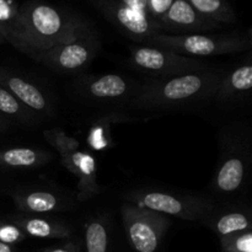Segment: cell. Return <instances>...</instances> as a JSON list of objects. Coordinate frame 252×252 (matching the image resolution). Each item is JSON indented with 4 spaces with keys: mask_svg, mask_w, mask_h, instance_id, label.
I'll return each instance as SVG.
<instances>
[{
    "mask_svg": "<svg viewBox=\"0 0 252 252\" xmlns=\"http://www.w3.org/2000/svg\"><path fill=\"white\" fill-rule=\"evenodd\" d=\"M19 6L15 0H0V25L12 21L19 11Z\"/></svg>",
    "mask_w": 252,
    "mask_h": 252,
    "instance_id": "27",
    "label": "cell"
},
{
    "mask_svg": "<svg viewBox=\"0 0 252 252\" xmlns=\"http://www.w3.org/2000/svg\"><path fill=\"white\" fill-rule=\"evenodd\" d=\"M0 85L11 93L20 102L34 113L51 115L53 108L48 96L42 91L38 85L29 79L0 66Z\"/></svg>",
    "mask_w": 252,
    "mask_h": 252,
    "instance_id": "12",
    "label": "cell"
},
{
    "mask_svg": "<svg viewBox=\"0 0 252 252\" xmlns=\"http://www.w3.org/2000/svg\"><path fill=\"white\" fill-rule=\"evenodd\" d=\"M96 5L115 26L122 30L129 38L142 44L145 39L158 33L153 22L143 15L117 0H96Z\"/></svg>",
    "mask_w": 252,
    "mask_h": 252,
    "instance_id": "11",
    "label": "cell"
},
{
    "mask_svg": "<svg viewBox=\"0 0 252 252\" xmlns=\"http://www.w3.org/2000/svg\"><path fill=\"white\" fill-rule=\"evenodd\" d=\"M125 202L148 208L166 217L196 221L203 225L209 214L218 206L211 197L187 192H176L158 187H140L123 194Z\"/></svg>",
    "mask_w": 252,
    "mask_h": 252,
    "instance_id": "4",
    "label": "cell"
},
{
    "mask_svg": "<svg viewBox=\"0 0 252 252\" xmlns=\"http://www.w3.org/2000/svg\"><path fill=\"white\" fill-rule=\"evenodd\" d=\"M0 252H16V250L14 249V246L0 243Z\"/></svg>",
    "mask_w": 252,
    "mask_h": 252,
    "instance_id": "30",
    "label": "cell"
},
{
    "mask_svg": "<svg viewBox=\"0 0 252 252\" xmlns=\"http://www.w3.org/2000/svg\"><path fill=\"white\" fill-rule=\"evenodd\" d=\"M192 7L208 21L223 26L235 22L236 14L226 0H187Z\"/></svg>",
    "mask_w": 252,
    "mask_h": 252,
    "instance_id": "19",
    "label": "cell"
},
{
    "mask_svg": "<svg viewBox=\"0 0 252 252\" xmlns=\"http://www.w3.org/2000/svg\"><path fill=\"white\" fill-rule=\"evenodd\" d=\"M42 252H80V250L74 244H66V245L58 246V248L46 249V250H43Z\"/></svg>",
    "mask_w": 252,
    "mask_h": 252,
    "instance_id": "29",
    "label": "cell"
},
{
    "mask_svg": "<svg viewBox=\"0 0 252 252\" xmlns=\"http://www.w3.org/2000/svg\"><path fill=\"white\" fill-rule=\"evenodd\" d=\"M225 71L212 68L176 76L148 78L135 86L127 103L147 112H177L202 107L213 96Z\"/></svg>",
    "mask_w": 252,
    "mask_h": 252,
    "instance_id": "2",
    "label": "cell"
},
{
    "mask_svg": "<svg viewBox=\"0 0 252 252\" xmlns=\"http://www.w3.org/2000/svg\"><path fill=\"white\" fill-rule=\"evenodd\" d=\"M52 159L49 153L27 147L0 149V171L34 169L47 164Z\"/></svg>",
    "mask_w": 252,
    "mask_h": 252,
    "instance_id": "18",
    "label": "cell"
},
{
    "mask_svg": "<svg viewBox=\"0 0 252 252\" xmlns=\"http://www.w3.org/2000/svg\"><path fill=\"white\" fill-rule=\"evenodd\" d=\"M220 246L223 252H252V230L223 236Z\"/></svg>",
    "mask_w": 252,
    "mask_h": 252,
    "instance_id": "24",
    "label": "cell"
},
{
    "mask_svg": "<svg viewBox=\"0 0 252 252\" xmlns=\"http://www.w3.org/2000/svg\"><path fill=\"white\" fill-rule=\"evenodd\" d=\"M86 252H108L110 224L103 216H96L84 224Z\"/></svg>",
    "mask_w": 252,
    "mask_h": 252,
    "instance_id": "20",
    "label": "cell"
},
{
    "mask_svg": "<svg viewBox=\"0 0 252 252\" xmlns=\"http://www.w3.org/2000/svg\"><path fill=\"white\" fill-rule=\"evenodd\" d=\"M43 137L48 142V144L59 153V155L76 152L80 148L79 140L66 134L61 128H52V129L44 130Z\"/></svg>",
    "mask_w": 252,
    "mask_h": 252,
    "instance_id": "23",
    "label": "cell"
},
{
    "mask_svg": "<svg viewBox=\"0 0 252 252\" xmlns=\"http://www.w3.org/2000/svg\"><path fill=\"white\" fill-rule=\"evenodd\" d=\"M25 238L26 235L24 231L14 223L0 221V243L12 246L21 243L22 240H25Z\"/></svg>",
    "mask_w": 252,
    "mask_h": 252,
    "instance_id": "25",
    "label": "cell"
},
{
    "mask_svg": "<svg viewBox=\"0 0 252 252\" xmlns=\"http://www.w3.org/2000/svg\"><path fill=\"white\" fill-rule=\"evenodd\" d=\"M7 125H9V123H7V121L5 120L4 117H1V116H0V132H2V130L6 129Z\"/></svg>",
    "mask_w": 252,
    "mask_h": 252,
    "instance_id": "31",
    "label": "cell"
},
{
    "mask_svg": "<svg viewBox=\"0 0 252 252\" xmlns=\"http://www.w3.org/2000/svg\"><path fill=\"white\" fill-rule=\"evenodd\" d=\"M126 235L133 250L157 252L161 248L167 229L171 225L169 217L148 208L125 202L121 206Z\"/></svg>",
    "mask_w": 252,
    "mask_h": 252,
    "instance_id": "6",
    "label": "cell"
},
{
    "mask_svg": "<svg viewBox=\"0 0 252 252\" xmlns=\"http://www.w3.org/2000/svg\"><path fill=\"white\" fill-rule=\"evenodd\" d=\"M152 22L158 32L166 34L204 33L221 27L202 17L187 0H175L161 19Z\"/></svg>",
    "mask_w": 252,
    "mask_h": 252,
    "instance_id": "10",
    "label": "cell"
},
{
    "mask_svg": "<svg viewBox=\"0 0 252 252\" xmlns=\"http://www.w3.org/2000/svg\"><path fill=\"white\" fill-rule=\"evenodd\" d=\"M252 90V64L250 61L224 74L213 96V102L220 106H231L249 100Z\"/></svg>",
    "mask_w": 252,
    "mask_h": 252,
    "instance_id": "14",
    "label": "cell"
},
{
    "mask_svg": "<svg viewBox=\"0 0 252 252\" xmlns=\"http://www.w3.org/2000/svg\"><path fill=\"white\" fill-rule=\"evenodd\" d=\"M175 0H147V12L152 21L161 19Z\"/></svg>",
    "mask_w": 252,
    "mask_h": 252,
    "instance_id": "26",
    "label": "cell"
},
{
    "mask_svg": "<svg viewBox=\"0 0 252 252\" xmlns=\"http://www.w3.org/2000/svg\"><path fill=\"white\" fill-rule=\"evenodd\" d=\"M126 116L121 113H113L111 116H106L105 118L98 121L96 125L91 127L89 133V143L91 147L96 150H103L108 147V139H110V126L113 122L123 121Z\"/></svg>",
    "mask_w": 252,
    "mask_h": 252,
    "instance_id": "22",
    "label": "cell"
},
{
    "mask_svg": "<svg viewBox=\"0 0 252 252\" xmlns=\"http://www.w3.org/2000/svg\"><path fill=\"white\" fill-rule=\"evenodd\" d=\"M5 42H6V41H5V38H4V37H2V34L0 33V44L5 43Z\"/></svg>",
    "mask_w": 252,
    "mask_h": 252,
    "instance_id": "32",
    "label": "cell"
},
{
    "mask_svg": "<svg viewBox=\"0 0 252 252\" xmlns=\"http://www.w3.org/2000/svg\"><path fill=\"white\" fill-rule=\"evenodd\" d=\"M15 207L24 214H49L70 208L68 198L48 189H20L11 193Z\"/></svg>",
    "mask_w": 252,
    "mask_h": 252,
    "instance_id": "15",
    "label": "cell"
},
{
    "mask_svg": "<svg viewBox=\"0 0 252 252\" xmlns=\"http://www.w3.org/2000/svg\"><path fill=\"white\" fill-rule=\"evenodd\" d=\"M61 161L78 179V201H88L100 193V186L96 180V161L93 155L76 150L62 154Z\"/></svg>",
    "mask_w": 252,
    "mask_h": 252,
    "instance_id": "13",
    "label": "cell"
},
{
    "mask_svg": "<svg viewBox=\"0 0 252 252\" xmlns=\"http://www.w3.org/2000/svg\"><path fill=\"white\" fill-rule=\"evenodd\" d=\"M117 1L122 2L126 6L130 7V9L135 10V11L140 12L143 15H147V0H117ZM149 17V16H148Z\"/></svg>",
    "mask_w": 252,
    "mask_h": 252,
    "instance_id": "28",
    "label": "cell"
},
{
    "mask_svg": "<svg viewBox=\"0 0 252 252\" xmlns=\"http://www.w3.org/2000/svg\"><path fill=\"white\" fill-rule=\"evenodd\" d=\"M85 30L88 27L79 19L36 0L20 5L14 20L0 25L5 41L31 58L73 41Z\"/></svg>",
    "mask_w": 252,
    "mask_h": 252,
    "instance_id": "1",
    "label": "cell"
},
{
    "mask_svg": "<svg viewBox=\"0 0 252 252\" xmlns=\"http://www.w3.org/2000/svg\"><path fill=\"white\" fill-rule=\"evenodd\" d=\"M250 128L230 125L219 134V159L209 182V189L218 198L233 201L248 187L251 176Z\"/></svg>",
    "mask_w": 252,
    "mask_h": 252,
    "instance_id": "3",
    "label": "cell"
},
{
    "mask_svg": "<svg viewBox=\"0 0 252 252\" xmlns=\"http://www.w3.org/2000/svg\"><path fill=\"white\" fill-rule=\"evenodd\" d=\"M142 44L167 49L192 58L224 56L244 52L251 47L250 37L243 34H153Z\"/></svg>",
    "mask_w": 252,
    "mask_h": 252,
    "instance_id": "5",
    "label": "cell"
},
{
    "mask_svg": "<svg viewBox=\"0 0 252 252\" xmlns=\"http://www.w3.org/2000/svg\"><path fill=\"white\" fill-rule=\"evenodd\" d=\"M138 83L118 74L83 76L75 84L80 96L102 103H128Z\"/></svg>",
    "mask_w": 252,
    "mask_h": 252,
    "instance_id": "9",
    "label": "cell"
},
{
    "mask_svg": "<svg viewBox=\"0 0 252 252\" xmlns=\"http://www.w3.org/2000/svg\"><path fill=\"white\" fill-rule=\"evenodd\" d=\"M129 63L135 70L147 73L150 78L184 75L213 68L203 59L181 56L167 49L145 44L130 47Z\"/></svg>",
    "mask_w": 252,
    "mask_h": 252,
    "instance_id": "7",
    "label": "cell"
},
{
    "mask_svg": "<svg viewBox=\"0 0 252 252\" xmlns=\"http://www.w3.org/2000/svg\"><path fill=\"white\" fill-rule=\"evenodd\" d=\"M10 221L19 226L25 235L39 239H68L73 234V229L62 221L32 214H19L9 217Z\"/></svg>",
    "mask_w": 252,
    "mask_h": 252,
    "instance_id": "17",
    "label": "cell"
},
{
    "mask_svg": "<svg viewBox=\"0 0 252 252\" xmlns=\"http://www.w3.org/2000/svg\"><path fill=\"white\" fill-rule=\"evenodd\" d=\"M0 116L4 118H10L25 126H34L37 121V115L22 105L11 93L0 85Z\"/></svg>",
    "mask_w": 252,
    "mask_h": 252,
    "instance_id": "21",
    "label": "cell"
},
{
    "mask_svg": "<svg viewBox=\"0 0 252 252\" xmlns=\"http://www.w3.org/2000/svg\"><path fill=\"white\" fill-rule=\"evenodd\" d=\"M203 225L216 233L219 239L230 234L252 230L251 211L235 204H218Z\"/></svg>",
    "mask_w": 252,
    "mask_h": 252,
    "instance_id": "16",
    "label": "cell"
},
{
    "mask_svg": "<svg viewBox=\"0 0 252 252\" xmlns=\"http://www.w3.org/2000/svg\"><path fill=\"white\" fill-rule=\"evenodd\" d=\"M98 49L100 42L88 29L73 41L52 47L32 59L57 73H76L88 68Z\"/></svg>",
    "mask_w": 252,
    "mask_h": 252,
    "instance_id": "8",
    "label": "cell"
}]
</instances>
